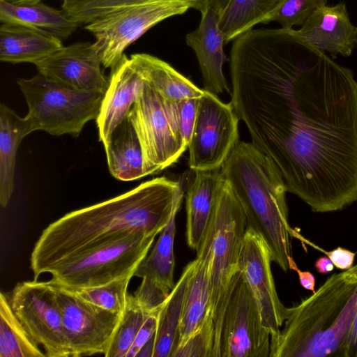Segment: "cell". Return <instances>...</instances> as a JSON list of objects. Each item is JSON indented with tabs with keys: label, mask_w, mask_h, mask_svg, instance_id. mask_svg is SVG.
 I'll return each mask as SVG.
<instances>
[{
	"label": "cell",
	"mask_w": 357,
	"mask_h": 357,
	"mask_svg": "<svg viewBox=\"0 0 357 357\" xmlns=\"http://www.w3.org/2000/svg\"><path fill=\"white\" fill-rule=\"evenodd\" d=\"M63 46V40L28 26L1 23L0 60L11 63L42 60Z\"/></svg>",
	"instance_id": "21"
},
{
	"label": "cell",
	"mask_w": 357,
	"mask_h": 357,
	"mask_svg": "<svg viewBox=\"0 0 357 357\" xmlns=\"http://www.w3.org/2000/svg\"><path fill=\"white\" fill-rule=\"evenodd\" d=\"M357 312V264L292 307L271 337L270 357L342 356Z\"/></svg>",
	"instance_id": "3"
},
{
	"label": "cell",
	"mask_w": 357,
	"mask_h": 357,
	"mask_svg": "<svg viewBox=\"0 0 357 357\" xmlns=\"http://www.w3.org/2000/svg\"><path fill=\"white\" fill-rule=\"evenodd\" d=\"M271 333L257 301L239 272L223 317L218 357H270Z\"/></svg>",
	"instance_id": "12"
},
{
	"label": "cell",
	"mask_w": 357,
	"mask_h": 357,
	"mask_svg": "<svg viewBox=\"0 0 357 357\" xmlns=\"http://www.w3.org/2000/svg\"><path fill=\"white\" fill-rule=\"evenodd\" d=\"M239 121L230 102L204 90L188 146L189 167L194 172L220 169L239 142Z\"/></svg>",
	"instance_id": "10"
},
{
	"label": "cell",
	"mask_w": 357,
	"mask_h": 357,
	"mask_svg": "<svg viewBox=\"0 0 357 357\" xmlns=\"http://www.w3.org/2000/svg\"><path fill=\"white\" fill-rule=\"evenodd\" d=\"M155 334L142 347L137 356L153 357L155 348Z\"/></svg>",
	"instance_id": "41"
},
{
	"label": "cell",
	"mask_w": 357,
	"mask_h": 357,
	"mask_svg": "<svg viewBox=\"0 0 357 357\" xmlns=\"http://www.w3.org/2000/svg\"><path fill=\"white\" fill-rule=\"evenodd\" d=\"M230 103L287 192L314 212L357 200V81L293 29L233 40Z\"/></svg>",
	"instance_id": "1"
},
{
	"label": "cell",
	"mask_w": 357,
	"mask_h": 357,
	"mask_svg": "<svg viewBox=\"0 0 357 357\" xmlns=\"http://www.w3.org/2000/svg\"><path fill=\"white\" fill-rule=\"evenodd\" d=\"M0 22L35 29L61 40L67 39L81 25L68 17L62 10L41 1L15 3L0 0Z\"/></svg>",
	"instance_id": "22"
},
{
	"label": "cell",
	"mask_w": 357,
	"mask_h": 357,
	"mask_svg": "<svg viewBox=\"0 0 357 357\" xmlns=\"http://www.w3.org/2000/svg\"><path fill=\"white\" fill-rule=\"evenodd\" d=\"M41 1V0H20L17 3H33Z\"/></svg>",
	"instance_id": "43"
},
{
	"label": "cell",
	"mask_w": 357,
	"mask_h": 357,
	"mask_svg": "<svg viewBox=\"0 0 357 357\" xmlns=\"http://www.w3.org/2000/svg\"><path fill=\"white\" fill-rule=\"evenodd\" d=\"M108 78L109 85L96 119L99 140L103 144L127 118L145 83L132 59L125 54L111 68Z\"/></svg>",
	"instance_id": "16"
},
{
	"label": "cell",
	"mask_w": 357,
	"mask_h": 357,
	"mask_svg": "<svg viewBox=\"0 0 357 357\" xmlns=\"http://www.w3.org/2000/svg\"><path fill=\"white\" fill-rule=\"evenodd\" d=\"M17 83L28 106L25 116L32 132L78 137L84 125L96 120L104 93L75 90L40 73Z\"/></svg>",
	"instance_id": "7"
},
{
	"label": "cell",
	"mask_w": 357,
	"mask_h": 357,
	"mask_svg": "<svg viewBox=\"0 0 357 357\" xmlns=\"http://www.w3.org/2000/svg\"><path fill=\"white\" fill-rule=\"evenodd\" d=\"M11 308L31 337L48 357L71 356L62 314L53 284L25 281L13 289Z\"/></svg>",
	"instance_id": "11"
},
{
	"label": "cell",
	"mask_w": 357,
	"mask_h": 357,
	"mask_svg": "<svg viewBox=\"0 0 357 357\" xmlns=\"http://www.w3.org/2000/svg\"><path fill=\"white\" fill-rule=\"evenodd\" d=\"M155 238L135 231L70 255L48 270L50 281L69 289L89 288L134 275Z\"/></svg>",
	"instance_id": "6"
},
{
	"label": "cell",
	"mask_w": 357,
	"mask_h": 357,
	"mask_svg": "<svg viewBox=\"0 0 357 357\" xmlns=\"http://www.w3.org/2000/svg\"><path fill=\"white\" fill-rule=\"evenodd\" d=\"M127 118L141 144L146 176L158 174L171 166L188 148L169 102L146 81Z\"/></svg>",
	"instance_id": "8"
},
{
	"label": "cell",
	"mask_w": 357,
	"mask_h": 357,
	"mask_svg": "<svg viewBox=\"0 0 357 357\" xmlns=\"http://www.w3.org/2000/svg\"><path fill=\"white\" fill-rule=\"evenodd\" d=\"M34 65L39 73L75 90L105 93L109 85L100 58L89 42L63 46Z\"/></svg>",
	"instance_id": "15"
},
{
	"label": "cell",
	"mask_w": 357,
	"mask_h": 357,
	"mask_svg": "<svg viewBox=\"0 0 357 357\" xmlns=\"http://www.w3.org/2000/svg\"><path fill=\"white\" fill-rule=\"evenodd\" d=\"M296 272L298 273L300 284L307 290L315 292V278L310 271H303L298 268Z\"/></svg>",
	"instance_id": "39"
},
{
	"label": "cell",
	"mask_w": 357,
	"mask_h": 357,
	"mask_svg": "<svg viewBox=\"0 0 357 357\" xmlns=\"http://www.w3.org/2000/svg\"><path fill=\"white\" fill-rule=\"evenodd\" d=\"M144 80L168 102L188 98H199L202 90L176 70L172 66L153 55L138 53L130 55Z\"/></svg>",
	"instance_id": "24"
},
{
	"label": "cell",
	"mask_w": 357,
	"mask_h": 357,
	"mask_svg": "<svg viewBox=\"0 0 357 357\" xmlns=\"http://www.w3.org/2000/svg\"><path fill=\"white\" fill-rule=\"evenodd\" d=\"M272 255L262 238L247 226L239 258L241 273L259 306L264 326L275 335L286 319L287 307L280 300L272 271Z\"/></svg>",
	"instance_id": "14"
},
{
	"label": "cell",
	"mask_w": 357,
	"mask_h": 357,
	"mask_svg": "<svg viewBox=\"0 0 357 357\" xmlns=\"http://www.w3.org/2000/svg\"><path fill=\"white\" fill-rule=\"evenodd\" d=\"M317 272L326 274L333 270L334 264L328 257H321L314 264Z\"/></svg>",
	"instance_id": "40"
},
{
	"label": "cell",
	"mask_w": 357,
	"mask_h": 357,
	"mask_svg": "<svg viewBox=\"0 0 357 357\" xmlns=\"http://www.w3.org/2000/svg\"><path fill=\"white\" fill-rule=\"evenodd\" d=\"M183 194L181 182L157 177L119 196L66 214L47 226L35 244L30 257L34 280L70 255L130 233L156 236Z\"/></svg>",
	"instance_id": "2"
},
{
	"label": "cell",
	"mask_w": 357,
	"mask_h": 357,
	"mask_svg": "<svg viewBox=\"0 0 357 357\" xmlns=\"http://www.w3.org/2000/svg\"><path fill=\"white\" fill-rule=\"evenodd\" d=\"M244 211L247 226L267 243L273 261L296 271L291 238L298 234L288 221L286 185L272 162L252 143L238 142L220 168Z\"/></svg>",
	"instance_id": "4"
},
{
	"label": "cell",
	"mask_w": 357,
	"mask_h": 357,
	"mask_svg": "<svg viewBox=\"0 0 357 357\" xmlns=\"http://www.w3.org/2000/svg\"><path fill=\"white\" fill-rule=\"evenodd\" d=\"M14 314L8 296L0 294V357H45Z\"/></svg>",
	"instance_id": "29"
},
{
	"label": "cell",
	"mask_w": 357,
	"mask_h": 357,
	"mask_svg": "<svg viewBox=\"0 0 357 357\" xmlns=\"http://www.w3.org/2000/svg\"><path fill=\"white\" fill-rule=\"evenodd\" d=\"M195 264V259L184 267L178 280L160 308L153 357H171L176 340L188 283Z\"/></svg>",
	"instance_id": "26"
},
{
	"label": "cell",
	"mask_w": 357,
	"mask_h": 357,
	"mask_svg": "<svg viewBox=\"0 0 357 357\" xmlns=\"http://www.w3.org/2000/svg\"><path fill=\"white\" fill-rule=\"evenodd\" d=\"M142 279L140 285L132 295L144 312L149 314L161 308L171 291L149 278Z\"/></svg>",
	"instance_id": "34"
},
{
	"label": "cell",
	"mask_w": 357,
	"mask_h": 357,
	"mask_svg": "<svg viewBox=\"0 0 357 357\" xmlns=\"http://www.w3.org/2000/svg\"><path fill=\"white\" fill-rule=\"evenodd\" d=\"M198 100L199 98H188L176 102H169L171 113L188 146L195 126Z\"/></svg>",
	"instance_id": "35"
},
{
	"label": "cell",
	"mask_w": 357,
	"mask_h": 357,
	"mask_svg": "<svg viewBox=\"0 0 357 357\" xmlns=\"http://www.w3.org/2000/svg\"><path fill=\"white\" fill-rule=\"evenodd\" d=\"M196 251V264L188 283L173 351L200 330L211 317V251L207 241L203 238Z\"/></svg>",
	"instance_id": "19"
},
{
	"label": "cell",
	"mask_w": 357,
	"mask_h": 357,
	"mask_svg": "<svg viewBox=\"0 0 357 357\" xmlns=\"http://www.w3.org/2000/svg\"><path fill=\"white\" fill-rule=\"evenodd\" d=\"M199 26L185 36L187 45L197 56L204 90L214 94L230 92L222 67L228 61L224 52L225 38L219 27V15L210 8L201 14Z\"/></svg>",
	"instance_id": "17"
},
{
	"label": "cell",
	"mask_w": 357,
	"mask_h": 357,
	"mask_svg": "<svg viewBox=\"0 0 357 357\" xmlns=\"http://www.w3.org/2000/svg\"><path fill=\"white\" fill-rule=\"evenodd\" d=\"M298 31L309 43L333 56H349L357 45V27L350 22L344 3L317 8Z\"/></svg>",
	"instance_id": "18"
},
{
	"label": "cell",
	"mask_w": 357,
	"mask_h": 357,
	"mask_svg": "<svg viewBox=\"0 0 357 357\" xmlns=\"http://www.w3.org/2000/svg\"><path fill=\"white\" fill-rule=\"evenodd\" d=\"M4 1L12 2V3H17L20 1V0H4Z\"/></svg>",
	"instance_id": "44"
},
{
	"label": "cell",
	"mask_w": 357,
	"mask_h": 357,
	"mask_svg": "<svg viewBox=\"0 0 357 357\" xmlns=\"http://www.w3.org/2000/svg\"><path fill=\"white\" fill-rule=\"evenodd\" d=\"M224 178L220 169L197 171L186 192V240L197 250L208 225L215 199Z\"/></svg>",
	"instance_id": "20"
},
{
	"label": "cell",
	"mask_w": 357,
	"mask_h": 357,
	"mask_svg": "<svg viewBox=\"0 0 357 357\" xmlns=\"http://www.w3.org/2000/svg\"><path fill=\"white\" fill-rule=\"evenodd\" d=\"M148 315L133 295L128 294L126 309L105 356L126 357Z\"/></svg>",
	"instance_id": "31"
},
{
	"label": "cell",
	"mask_w": 357,
	"mask_h": 357,
	"mask_svg": "<svg viewBox=\"0 0 357 357\" xmlns=\"http://www.w3.org/2000/svg\"><path fill=\"white\" fill-rule=\"evenodd\" d=\"M181 202L177 203L167 225L160 233L151 252L143 259L134 273L135 277L149 278L170 291L175 285L174 243L176 217Z\"/></svg>",
	"instance_id": "27"
},
{
	"label": "cell",
	"mask_w": 357,
	"mask_h": 357,
	"mask_svg": "<svg viewBox=\"0 0 357 357\" xmlns=\"http://www.w3.org/2000/svg\"><path fill=\"white\" fill-rule=\"evenodd\" d=\"M160 310V309L147 316L126 357L137 356L142 347L155 334Z\"/></svg>",
	"instance_id": "36"
},
{
	"label": "cell",
	"mask_w": 357,
	"mask_h": 357,
	"mask_svg": "<svg viewBox=\"0 0 357 357\" xmlns=\"http://www.w3.org/2000/svg\"><path fill=\"white\" fill-rule=\"evenodd\" d=\"M32 132L27 119L0 105V204L6 208L14 190L16 155L22 140Z\"/></svg>",
	"instance_id": "23"
},
{
	"label": "cell",
	"mask_w": 357,
	"mask_h": 357,
	"mask_svg": "<svg viewBox=\"0 0 357 357\" xmlns=\"http://www.w3.org/2000/svg\"><path fill=\"white\" fill-rule=\"evenodd\" d=\"M246 227L243 208L224 179L203 238L208 243L211 251L210 315L215 329L213 357H218L223 317L239 273V258Z\"/></svg>",
	"instance_id": "5"
},
{
	"label": "cell",
	"mask_w": 357,
	"mask_h": 357,
	"mask_svg": "<svg viewBox=\"0 0 357 357\" xmlns=\"http://www.w3.org/2000/svg\"><path fill=\"white\" fill-rule=\"evenodd\" d=\"M214 345V325L208 317L202 328L176 349L171 357H213Z\"/></svg>",
	"instance_id": "33"
},
{
	"label": "cell",
	"mask_w": 357,
	"mask_h": 357,
	"mask_svg": "<svg viewBox=\"0 0 357 357\" xmlns=\"http://www.w3.org/2000/svg\"><path fill=\"white\" fill-rule=\"evenodd\" d=\"M52 284L60 306L71 357L105 356L121 316L86 302L59 284Z\"/></svg>",
	"instance_id": "13"
},
{
	"label": "cell",
	"mask_w": 357,
	"mask_h": 357,
	"mask_svg": "<svg viewBox=\"0 0 357 357\" xmlns=\"http://www.w3.org/2000/svg\"><path fill=\"white\" fill-rule=\"evenodd\" d=\"M326 3L327 0H280L263 24L276 22L284 29L303 26L317 8Z\"/></svg>",
	"instance_id": "32"
},
{
	"label": "cell",
	"mask_w": 357,
	"mask_h": 357,
	"mask_svg": "<svg viewBox=\"0 0 357 357\" xmlns=\"http://www.w3.org/2000/svg\"><path fill=\"white\" fill-rule=\"evenodd\" d=\"M229 1V0H213L212 7L220 15L225 8Z\"/></svg>",
	"instance_id": "42"
},
{
	"label": "cell",
	"mask_w": 357,
	"mask_h": 357,
	"mask_svg": "<svg viewBox=\"0 0 357 357\" xmlns=\"http://www.w3.org/2000/svg\"><path fill=\"white\" fill-rule=\"evenodd\" d=\"M191 8L181 1H157L124 7L86 24L96 40L93 45L104 68H112L124 51L160 22Z\"/></svg>",
	"instance_id": "9"
},
{
	"label": "cell",
	"mask_w": 357,
	"mask_h": 357,
	"mask_svg": "<svg viewBox=\"0 0 357 357\" xmlns=\"http://www.w3.org/2000/svg\"><path fill=\"white\" fill-rule=\"evenodd\" d=\"M331 260L335 266L339 269L348 270L353 266L355 253L342 248L337 247V248L331 250H322Z\"/></svg>",
	"instance_id": "37"
},
{
	"label": "cell",
	"mask_w": 357,
	"mask_h": 357,
	"mask_svg": "<svg viewBox=\"0 0 357 357\" xmlns=\"http://www.w3.org/2000/svg\"><path fill=\"white\" fill-rule=\"evenodd\" d=\"M157 1H181L190 4L191 8H194L203 13L212 7L213 0H128L132 4H140Z\"/></svg>",
	"instance_id": "38"
},
{
	"label": "cell",
	"mask_w": 357,
	"mask_h": 357,
	"mask_svg": "<svg viewBox=\"0 0 357 357\" xmlns=\"http://www.w3.org/2000/svg\"><path fill=\"white\" fill-rule=\"evenodd\" d=\"M133 276V274H129L107 284L94 287L64 288L86 302L122 317L127 303L128 284Z\"/></svg>",
	"instance_id": "30"
},
{
	"label": "cell",
	"mask_w": 357,
	"mask_h": 357,
	"mask_svg": "<svg viewBox=\"0 0 357 357\" xmlns=\"http://www.w3.org/2000/svg\"><path fill=\"white\" fill-rule=\"evenodd\" d=\"M103 145L109 172L115 178L130 181L146 176L141 144L128 118Z\"/></svg>",
	"instance_id": "25"
},
{
	"label": "cell",
	"mask_w": 357,
	"mask_h": 357,
	"mask_svg": "<svg viewBox=\"0 0 357 357\" xmlns=\"http://www.w3.org/2000/svg\"><path fill=\"white\" fill-rule=\"evenodd\" d=\"M280 0H229L219 15V27L225 43L264 23Z\"/></svg>",
	"instance_id": "28"
}]
</instances>
